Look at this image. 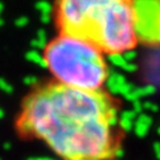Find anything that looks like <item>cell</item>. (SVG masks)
<instances>
[{
    "label": "cell",
    "instance_id": "1",
    "mask_svg": "<svg viewBox=\"0 0 160 160\" xmlns=\"http://www.w3.org/2000/svg\"><path fill=\"white\" fill-rule=\"evenodd\" d=\"M117 111L103 92L49 85L24 102L18 129L43 140L63 160H106L116 150Z\"/></svg>",
    "mask_w": 160,
    "mask_h": 160
},
{
    "label": "cell",
    "instance_id": "2",
    "mask_svg": "<svg viewBox=\"0 0 160 160\" xmlns=\"http://www.w3.org/2000/svg\"><path fill=\"white\" fill-rule=\"evenodd\" d=\"M44 59L58 85L68 88L100 92L110 74L101 48L86 35L62 33L48 43Z\"/></svg>",
    "mask_w": 160,
    "mask_h": 160
},
{
    "label": "cell",
    "instance_id": "3",
    "mask_svg": "<svg viewBox=\"0 0 160 160\" xmlns=\"http://www.w3.org/2000/svg\"><path fill=\"white\" fill-rule=\"evenodd\" d=\"M135 4L124 0H97L87 37L108 54L132 51L138 42Z\"/></svg>",
    "mask_w": 160,
    "mask_h": 160
},
{
    "label": "cell",
    "instance_id": "4",
    "mask_svg": "<svg viewBox=\"0 0 160 160\" xmlns=\"http://www.w3.org/2000/svg\"><path fill=\"white\" fill-rule=\"evenodd\" d=\"M97 0H63L57 4V18L63 33L88 34Z\"/></svg>",
    "mask_w": 160,
    "mask_h": 160
},
{
    "label": "cell",
    "instance_id": "5",
    "mask_svg": "<svg viewBox=\"0 0 160 160\" xmlns=\"http://www.w3.org/2000/svg\"><path fill=\"white\" fill-rule=\"evenodd\" d=\"M128 83L126 82V78L121 74V73H117V72H111L108 74V78H107V90L112 95H118V90L122 85Z\"/></svg>",
    "mask_w": 160,
    "mask_h": 160
},
{
    "label": "cell",
    "instance_id": "6",
    "mask_svg": "<svg viewBox=\"0 0 160 160\" xmlns=\"http://www.w3.org/2000/svg\"><path fill=\"white\" fill-rule=\"evenodd\" d=\"M25 58H27V61H29V62H32V63H34V64H38V66H41V67H43V68H47V63H46L44 56H42L38 51L32 49V51L27 52Z\"/></svg>",
    "mask_w": 160,
    "mask_h": 160
},
{
    "label": "cell",
    "instance_id": "7",
    "mask_svg": "<svg viewBox=\"0 0 160 160\" xmlns=\"http://www.w3.org/2000/svg\"><path fill=\"white\" fill-rule=\"evenodd\" d=\"M108 61L111 62V64H113L116 67H120V68H122L128 63L125 61L124 56L120 54V53H117V54H108Z\"/></svg>",
    "mask_w": 160,
    "mask_h": 160
},
{
    "label": "cell",
    "instance_id": "8",
    "mask_svg": "<svg viewBox=\"0 0 160 160\" xmlns=\"http://www.w3.org/2000/svg\"><path fill=\"white\" fill-rule=\"evenodd\" d=\"M155 91H156V88H155V86H152V85H146V86H144V87L135 88V92H136V95H138L139 97L150 96V95L155 93Z\"/></svg>",
    "mask_w": 160,
    "mask_h": 160
},
{
    "label": "cell",
    "instance_id": "9",
    "mask_svg": "<svg viewBox=\"0 0 160 160\" xmlns=\"http://www.w3.org/2000/svg\"><path fill=\"white\" fill-rule=\"evenodd\" d=\"M149 126L148 125H145V124H142V122H140V121H135V124H134V130H135V134L139 136V138H144L148 132H149Z\"/></svg>",
    "mask_w": 160,
    "mask_h": 160
},
{
    "label": "cell",
    "instance_id": "10",
    "mask_svg": "<svg viewBox=\"0 0 160 160\" xmlns=\"http://www.w3.org/2000/svg\"><path fill=\"white\" fill-rule=\"evenodd\" d=\"M35 9L41 12L42 15H51L52 13V5L47 2H39L35 4Z\"/></svg>",
    "mask_w": 160,
    "mask_h": 160
},
{
    "label": "cell",
    "instance_id": "11",
    "mask_svg": "<svg viewBox=\"0 0 160 160\" xmlns=\"http://www.w3.org/2000/svg\"><path fill=\"white\" fill-rule=\"evenodd\" d=\"M118 126L121 128L125 132H129L134 129V121H131V120H126V118H118Z\"/></svg>",
    "mask_w": 160,
    "mask_h": 160
},
{
    "label": "cell",
    "instance_id": "12",
    "mask_svg": "<svg viewBox=\"0 0 160 160\" xmlns=\"http://www.w3.org/2000/svg\"><path fill=\"white\" fill-rule=\"evenodd\" d=\"M135 90V87L131 85V83H125V85H122L121 87H120V90H118V95H121V96H128L129 93H131L132 91Z\"/></svg>",
    "mask_w": 160,
    "mask_h": 160
},
{
    "label": "cell",
    "instance_id": "13",
    "mask_svg": "<svg viewBox=\"0 0 160 160\" xmlns=\"http://www.w3.org/2000/svg\"><path fill=\"white\" fill-rule=\"evenodd\" d=\"M0 90L5 93H13V86L4 78H0Z\"/></svg>",
    "mask_w": 160,
    "mask_h": 160
},
{
    "label": "cell",
    "instance_id": "14",
    "mask_svg": "<svg viewBox=\"0 0 160 160\" xmlns=\"http://www.w3.org/2000/svg\"><path fill=\"white\" fill-rule=\"evenodd\" d=\"M122 56H124V58H125V61L128 63H132L136 59V57H138V54H136L135 51H128V52L122 53Z\"/></svg>",
    "mask_w": 160,
    "mask_h": 160
},
{
    "label": "cell",
    "instance_id": "15",
    "mask_svg": "<svg viewBox=\"0 0 160 160\" xmlns=\"http://www.w3.org/2000/svg\"><path fill=\"white\" fill-rule=\"evenodd\" d=\"M138 121H140V122H142V124H145V125H148V126L150 128L151 124H152V118H151L150 116H148V115L141 113V115H139V117H138Z\"/></svg>",
    "mask_w": 160,
    "mask_h": 160
},
{
    "label": "cell",
    "instance_id": "16",
    "mask_svg": "<svg viewBox=\"0 0 160 160\" xmlns=\"http://www.w3.org/2000/svg\"><path fill=\"white\" fill-rule=\"evenodd\" d=\"M136 116L138 115L132 110H130V111H122L121 115H120V118H126V120H131V121H134V118Z\"/></svg>",
    "mask_w": 160,
    "mask_h": 160
},
{
    "label": "cell",
    "instance_id": "17",
    "mask_svg": "<svg viewBox=\"0 0 160 160\" xmlns=\"http://www.w3.org/2000/svg\"><path fill=\"white\" fill-rule=\"evenodd\" d=\"M23 82H24L25 85H28V86H34V85L38 83V78H37L35 76H27V77L24 78Z\"/></svg>",
    "mask_w": 160,
    "mask_h": 160
},
{
    "label": "cell",
    "instance_id": "18",
    "mask_svg": "<svg viewBox=\"0 0 160 160\" xmlns=\"http://www.w3.org/2000/svg\"><path fill=\"white\" fill-rule=\"evenodd\" d=\"M142 110H144V107H142V103H141L140 101L132 102V111H134L136 115H141Z\"/></svg>",
    "mask_w": 160,
    "mask_h": 160
},
{
    "label": "cell",
    "instance_id": "19",
    "mask_svg": "<svg viewBox=\"0 0 160 160\" xmlns=\"http://www.w3.org/2000/svg\"><path fill=\"white\" fill-rule=\"evenodd\" d=\"M142 107H144L145 110H148V111H151V112H156V111L159 110V107H158L156 105L151 103L150 101H146L145 103H142Z\"/></svg>",
    "mask_w": 160,
    "mask_h": 160
},
{
    "label": "cell",
    "instance_id": "20",
    "mask_svg": "<svg viewBox=\"0 0 160 160\" xmlns=\"http://www.w3.org/2000/svg\"><path fill=\"white\" fill-rule=\"evenodd\" d=\"M28 23H29V19L27 17H20V18H18L15 20V25L17 27H25Z\"/></svg>",
    "mask_w": 160,
    "mask_h": 160
},
{
    "label": "cell",
    "instance_id": "21",
    "mask_svg": "<svg viewBox=\"0 0 160 160\" xmlns=\"http://www.w3.org/2000/svg\"><path fill=\"white\" fill-rule=\"evenodd\" d=\"M124 71H128V72H135L138 69V66L135 63H126L124 67H122Z\"/></svg>",
    "mask_w": 160,
    "mask_h": 160
},
{
    "label": "cell",
    "instance_id": "22",
    "mask_svg": "<svg viewBox=\"0 0 160 160\" xmlns=\"http://www.w3.org/2000/svg\"><path fill=\"white\" fill-rule=\"evenodd\" d=\"M125 98L128 100V101H131V102H135V101H139L140 100V97L136 95V92H135V90L131 92V93H129L128 96H125Z\"/></svg>",
    "mask_w": 160,
    "mask_h": 160
},
{
    "label": "cell",
    "instance_id": "23",
    "mask_svg": "<svg viewBox=\"0 0 160 160\" xmlns=\"http://www.w3.org/2000/svg\"><path fill=\"white\" fill-rule=\"evenodd\" d=\"M124 155V150L122 149H120V148H116V150H115V152H113V156H116V158H121Z\"/></svg>",
    "mask_w": 160,
    "mask_h": 160
},
{
    "label": "cell",
    "instance_id": "24",
    "mask_svg": "<svg viewBox=\"0 0 160 160\" xmlns=\"http://www.w3.org/2000/svg\"><path fill=\"white\" fill-rule=\"evenodd\" d=\"M154 151H155L156 156L160 158V142H155L154 144Z\"/></svg>",
    "mask_w": 160,
    "mask_h": 160
},
{
    "label": "cell",
    "instance_id": "25",
    "mask_svg": "<svg viewBox=\"0 0 160 160\" xmlns=\"http://www.w3.org/2000/svg\"><path fill=\"white\" fill-rule=\"evenodd\" d=\"M41 19H42V23L47 24V23H49V22H51V15H42V17H41Z\"/></svg>",
    "mask_w": 160,
    "mask_h": 160
},
{
    "label": "cell",
    "instance_id": "26",
    "mask_svg": "<svg viewBox=\"0 0 160 160\" xmlns=\"http://www.w3.org/2000/svg\"><path fill=\"white\" fill-rule=\"evenodd\" d=\"M28 160H54V159H52V158H30Z\"/></svg>",
    "mask_w": 160,
    "mask_h": 160
},
{
    "label": "cell",
    "instance_id": "27",
    "mask_svg": "<svg viewBox=\"0 0 160 160\" xmlns=\"http://www.w3.org/2000/svg\"><path fill=\"white\" fill-rule=\"evenodd\" d=\"M10 146H12V145H10L9 142H5V144H4V149H10Z\"/></svg>",
    "mask_w": 160,
    "mask_h": 160
},
{
    "label": "cell",
    "instance_id": "28",
    "mask_svg": "<svg viewBox=\"0 0 160 160\" xmlns=\"http://www.w3.org/2000/svg\"><path fill=\"white\" fill-rule=\"evenodd\" d=\"M4 117V111H3V108H0V118H3Z\"/></svg>",
    "mask_w": 160,
    "mask_h": 160
},
{
    "label": "cell",
    "instance_id": "29",
    "mask_svg": "<svg viewBox=\"0 0 160 160\" xmlns=\"http://www.w3.org/2000/svg\"><path fill=\"white\" fill-rule=\"evenodd\" d=\"M4 10V5L2 4V3H0V14H2V12Z\"/></svg>",
    "mask_w": 160,
    "mask_h": 160
},
{
    "label": "cell",
    "instance_id": "30",
    "mask_svg": "<svg viewBox=\"0 0 160 160\" xmlns=\"http://www.w3.org/2000/svg\"><path fill=\"white\" fill-rule=\"evenodd\" d=\"M3 24H4V20H3V19H2V18H0V27H2V25H3Z\"/></svg>",
    "mask_w": 160,
    "mask_h": 160
},
{
    "label": "cell",
    "instance_id": "31",
    "mask_svg": "<svg viewBox=\"0 0 160 160\" xmlns=\"http://www.w3.org/2000/svg\"><path fill=\"white\" fill-rule=\"evenodd\" d=\"M158 134H159V135H160V128H159V129H158Z\"/></svg>",
    "mask_w": 160,
    "mask_h": 160
},
{
    "label": "cell",
    "instance_id": "32",
    "mask_svg": "<svg viewBox=\"0 0 160 160\" xmlns=\"http://www.w3.org/2000/svg\"><path fill=\"white\" fill-rule=\"evenodd\" d=\"M159 159H160V158H159Z\"/></svg>",
    "mask_w": 160,
    "mask_h": 160
}]
</instances>
